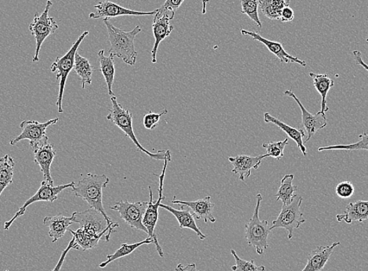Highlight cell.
<instances>
[{
  "instance_id": "obj_1",
  "label": "cell",
  "mask_w": 368,
  "mask_h": 271,
  "mask_svg": "<svg viewBox=\"0 0 368 271\" xmlns=\"http://www.w3.org/2000/svg\"><path fill=\"white\" fill-rule=\"evenodd\" d=\"M72 218L74 224L81 225L76 231H69L82 251L96 248L100 240L109 242L119 226L118 222L109 223L102 213L91 208L84 212H74Z\"/></svg>"
},
{
  "instance_id": "obj_2",
  "label": "cell",
  "mask_w": 368,
  "mask_h": 271,
  "mask_svg": "<svg viewBox=\"0 0 368 271\" xmlns=\"http://www.w3.org/2000/svg\"><path fill=\"white\" fill-rule=\"evenodd\" d=\"M104 23L111 44L109 54L121 59L126 65L135 66L138 54L135 41L136 36L142 31L141 26L137 25L135 29L128 31L116 27L109 19H104Z\"/></svg>"
},
{
  "instance_id": "obj_3",
  "label": "cell",
  "mask_w": 368,
  "mask_h": 271,
  "mask_svg": "<svg viewBox=\"0 0 368 271\" xmlns=\"http://www.w3.org/2000/svg\"><path fill=\"white\" fill-rule=\"evenodd\" d=\"M110 179L105 174L98 175L87 173L82 178L78 184L72 189L76 197L84 200L91 209L102 213L109 223H112L111 218L107 216L103 204V189L109 185Z\"/></svg>"
},
{
  "instance_id": "obj_4",
  "label": "cell",
  "mask_w": 368,
  "mask_h": 271,
  "mask_svg": "<svg viewBox=\"0 0 368 271\" xmlns=\"http://www.w3.org/2000/svg\"><path fill=\"white\" fill-rule=\"evenodd\" d=\"M112 107L109 110V114L107 115V121H111L121 130L125 137H129L133 144L136 145L138 150L142 151L144 154L148 155L151 160L157 161L171 162V153L169 150H160L157 153H151L147 149H145L141 143H139L132 129L133 116L129 109L123 108L122 104L118 102L116 96L111 98Z\"/></svg>"
},
{
  "instance_id": "obj_5",
  "label": "cell",
  "mask_w": 368,
  "mask_h": 271,
  "mask_svg": "<svg viewBox=\"0 0 368 271\" xmlns=\"http://www.w3.org/2000/svg\"><path fill=\"white\" fill-rule=\"evenodd\" d=\"M262 201L263 195L258 193L255 211L245 228L247 243L256 249L258 255H263L264 250L269 248L268 237L271 233L268 220L259 219V208Z\"/></svg>"
},
{
  "instance_id": "obj_6",
  "label": "cell",
  "mask_w": 368,
  "mask_h": 271,
  "mask_svg": "<svg viewBox=\"0 0 368 271\" xmlns=\"http://www.w3.org/2000/svg\"><path fill=\"white\" fill-rule=\"evenodd\" d=\"M89 34H90L89 31H85L84 33L78 38V40L73 43V45L70 48L68 52L61 56V58H56L52 67H50L52 72H58V74L56 75V79H59V93L56 105L58 107L59 113H63V111L62 104L63 93H65L68 75L72 71V69H74L76 53L78 52L80 44L84 40L85 38Z\"/></svg>"
},
{
  "instance_id": "obj_7",
  "label": "cell",
  "mask_w": 368,
  "mask_h": 271,
  "mask_svg": "<svg viewBox=\"0 0 368 271\" xmlns=\"http://www.w3.org/2000/svg\"><path fill=\"white\" fill-rule=\"evenodd\" d=\"M52 1L47 0L45 9H44L42 14L36 12L33 22L29 24V29L36 40V52L33 62L40 61V52L43 43L47 40V37L55 33V31L59 29L55 19L49 15V12L50 8H52Z\"/></svg>"
},
{
  "instance_id": "obj_8",
  "label": "cell",
  "mask_w": 368,
  "mask_h": 271,
  "mask_svg": "<svg viewBox=\"0 0 368 271\" xmlns=\"http://www.w3.org/2000/svg\"><path fill=\"white\" fill-rule=\"evenodd\" d=\"M164 166L161 175H156L160 178V188H158V199L156 201H154L153 194H152L151 187L149 186V194L150 201L147 207V210L144 213L143 219V224L146 229L148 231V237L153 239L154 244L155 245L156 251L158 255L161 257H164V251L162 247L158 242L157 235L155 234V228L158 220V209H160L162 201L164 199L163 195V185L164 175H166L168 163V160L164 161Z\"/></svg>"
},
{
  "instance_id": "obj_9",
  "label": "cell",
  "mask_w": 368,
  "mask_h": 271,
  "mask_svg": "<svg viewBox=\"0 0 368 271\" xmlns=\"http://www.w3.org/2000/svg\"><path fill=\"white\" fill-rule=\"evenodd\" d=\"M303 199L296 194L293 201L289 205L283 206L280 214L277 218L273 222L270 229H282L289 232V239L291 240L293 237L295 230L299 229L300 226L305 224L307 219L301 211V206Z\"/></svg>"
},
{
  "instance_id": "obj_10",
  "label": "cell",
  "mask_w": 368,
  "mask_h": 271,
  "mask_svg": "<svg viewBox=\"0 0 368 271\" xmlns=\"http://www.w3.org/2000/svg\"><path fill=\"white\" fill-rule=\"evenodd\" d=\"M59 122V118L50 119L46 123L23 121L20 124L21 134L13 139L10 141V144L11 146H15V145L23 140H29L30 141V148L33 151L48 143L49 137L46 133L47 129L50 125H55Z\"/></svg>"
},
{
  "instance_id": "obj_11",
  "label": "cell",
  "mask_w": 368,
  "mask_h": 271,
  "mask_svg": "<svg viewBox=\"0 0 368 271\" xmlns=\"http://www.w3.org/2000/svg\"><path fill=\"white\" fill-rule=\"evenodd\" d=\"M75 185V183L74 181L69 183V184L67 185L54 186V185L48 184V183L43 180L39 190H38L33 196L25 201L24 205L16 212L14 217H12L9 222H5L4 230H9L13 223H14L17 218L24 215L29 206L38 203V201H47V203H52L54 201L59 199V194L63 190H66V189L69 187L72 188Z\"/></svg>"
},
{
  "instance_id": "obj_12",
  "label": "cell",
  "mask_w": 368,
  "mask_h": 271,
  "mask_svg": "<svg viewBox=\"0 0 368 271\" xmlns=\"http://www.w3.org/2000/svg\"><path fill=\"white\" fill-rule=\"evenodd\" d=\"M148 201L130 203L128 201H120L110 207V209L119 213L120 217L132 229L142 231L148 234V231L143 224V219Z\"/></svg>"
},
{
  "instance_id": "obj_13",
  "label": "cell",
  "mask_w": 368,
  "mask_h": 271,
  "mask_svg": "<svg viewBox=\"0 0 368 271\" xmlns=\"http://www.w3.org/2000/svg\"><path fill=\"white\" fill-rule=\"evenodd\" d=\"M175 12L169 10L162 6L158 9L155 15L153 23H152V30L155 37V44L151 50V62L155 64L157 62V52L161 42L169 37L174 31V26L170 24V21L173 20Z\"/></svg>"
},
{
  "instance_id": "obj_14",
  "label": "cell",
  "mask_w": 368,
  "mask_h": 271,
  "mask_svg": "<svg viewBox=\"0 0 368 271\" xmlns=\"http://www.w3.org/2000/svg\"><path fill=\"white\" fill-rule=\"evenodd\" d=\"M94 8L96 9V11L91 13L89 17L91 19H109V20L113 17L122 16H151L155 15L158 11V9L149 12L130 10L109 1V0L100 1L94 6Z\"/></svg>"
},
{
  "instance_id": "obj_15",
  "label": "cell",
  "mask_w": 368,
  "mask_h": 271,
  "mask_svg": "<svg viewBox=\"0 0 368 271\" xmlns=\"http://www.w3.org/2000/svg\"><path fill=\"white\" fill-rule=\"evenodd\" d=\"M284 93V95L293 98L300 108L303 127L306 130L307 133V138L305 143L308 142L310 139L317 133V132L327 127L328 123L325 113L320 111L315 115L311 114L305 107L302 105L299 98H297L293 91L289 90L285 91Z\"/></svg>"
},
{
  "instance_id": "obj_16",
  "label": "cell",
  "mask_w": 368,
  "mask_h": 271,
  "mask_svg": "<svg viewBox=\"0 0 368 271\" xmlns=\"http://www.w3.org/2000/svg\"><path fill=\"white\" fill-rule=\"evenodd\" d=\"M240 33L243 36H249L252 38L253 40L263 43V45L269 49V52L275 55L277 59L282 63H286V64H289V63H296V64H299L302 67H307V63L305 61L296 58V56H291L285 52L281 42L266 39V38L260 36L258 33H256V31L240 29Z\"/></svg>"
},
{
  "instance_id": "obj_17",
  "label": "cell",
  "mask_w": 368,
  "mask_h": 271,
  "mask_svg": "<svg viewBox=\"0 0 368 271\" xmlns=\"http://www.w3.org/2000/svg\"><path fill=\"white\" fill-rule=\"evenodd\" d=\"M268 157V154L259 156L239 155L229 157L228 160L232 164V173L238 175L240 180L245 181L246 178H250L252 169H257L265 157Z\"/></svg>"
},
{
  "instance_id": "obj_18",
  "label": "cell",
  "mask_w": 368,
  "mask_h": 271,
  "mask_svg": "<svg viewBox=\"0 0 368 271\" xmlns=\"http://www.w3.org/2000/svg\"><path fill=\"white\" fill-rule=\"evenodd\" d=\"M173 204L186 206L193 211L194 216L198 219H202L206 224L215 223L217 219L213 216L215 204L211 201V196H207L194 201H184L174 199Z\"/></svg>"
},
{
  "instance_id": "obj_19",
  "label": "cell",
  "mask_w": 368,
  "mask_h": 271,
  "mask_svg": "<svg viewBox=\"0 0 368 271\" xmlns=\"http://www.w3.org/2000/svg\"><path fill=\"white\" fill-rule=\"evenodd\" d=\"M178 205V209L161 203L160 207L172 213L177 219L180 225L181 229H189L194 231L201 240H205L207 236L201 231L198 226H197L194 216L193 213H190L189 208L186 206Z\"/></svg>"
},
{
  "instance_id": "obj_20",
  "label": "cell",
  "mask_w": 368,
  "mask_h": 271,
  "mask_svg": "<svg viewBox=\"0 0 368 271\" xmlns=\"http://www.w3.org/2000/svg\"><path fill=\"white\" fill-rule=\"evenodd\" d=\"M34 162L39 165L43 175V180L54 185V180L50 173V168L56 156V150L52 144L47 143L43 146L33 150Z\"/></svg>"
},
{
  "instance_id": "obj_21",
  "label": "cell",
  "mask_w": 368,
  "mask_h": 271,
  "mask_svg": "<svg viewBox=\"0 0 368 271\" xmlns=\"http://www.w3.org/2000/svg\"><path fill=\"white\" fill-rule=\"evenodd\" d=\"M341 242H334L326 247H319L309 255L307 263L301 271H321L325 268L330 257L336 248L339 247Z\"/></svg>"
},
{
  "instance_id": "obj_22",
  "label": "cell",
  "mask_w": 368,
  "mask_h": 271,
  "mask_svg": "<svg viewBox=\"0 0 368 271\" xmlns=\"http://www.w3.org/2000/svg\"><path fill=\"white\" fill-rule=\"evenodd\" d=\"M336 219L338 222H344L348 224L353 222L363 224L368 219V201L358 200L351 203L346 206L344 214L336 216Z\"/></svg>"
},
{
  "instance_id": "obj_23",
  "label": "cell",
  "mask_w": 368,
  "mask_h": 271,
  "mask_svg": "<svg viewBox=\"0 0 368 271\" xmlns=\"http://www.w3.org/2000/svg\"><path fill=\"white\" fill-rule=\"evenodd\" d=\"M74 224L73 219L71 217L59 215L54 217H46L43 219V224L48 226V235L52 238V242L55 243L61 238L65 236L66 233L69 230L70 226Z\"/></svg>"
},
{
  "instance_id": "obj_24",
  "label": "cell",
  "mask_w": 368,
  "mask_h": 271,
  "mask_svg": "<svg viewBox=\"0 0 368 271\" xmlns=\"http://www.w3.org/2000/svg\"><path fill=\"white\" fill-rule=\"evenodd\" d=\"M264 122L266 123H273L277 125V127L280 128L282 131L286 134L291 140H293L297 147L300 148L303 156L307 155V150L305 145H304L303 138L305 137V132L302 129H298L291 127L286 123L279 121L278 118L274 117L270 114L269 112L264 113Z\"/></svg>"
},
{
  "instance_id": "obj_25",
  "label": "cell",
  "mask_w": 368,
  "mask_h": 271,
  "mask_svg": "<svg viewBox=\"0 0 368 271\" xmlns=\"http://www.w3.org/2000/svg\"><path fill=\"white\" fill-rule=\"evenodd\" d=\"M114 58H115V56H113L110 54L109 56H106L105 55L104 49H101L98 52L100 71L104 75L107 86V91H109V94L111 97L115 96L114 95L112 91V86L114 84V81H115L116 75V66Z\"/></svg>"
},
{
  "instance_id": "obj_26",
  "label": "cell",
  "mask_w": 368,
  "mask_h": 271,
  "mask_svg": "<svg viewBox=\"0 0 368 271\" xmlns=\"http://www.w3.org/2000/svg\"><path fill=\"white\" fill-rule=\"evenodd\" d=\"M309 77L313 79L314 86L317 92L321 96V111L326 113L329 108L327 106V96L328 93L334 86L335 82L330 78L327 74H316L310 72Z\"/></svg>"
},
{
  "instance_id": "obj_27",
  "label": "cell",
  "mask_w": 368,
  "mask_h": 271,
  "mask_svg": "<svg viewBox=\"0 0 368 271\" xmlns=\"http://www.w3.org/2000/svg\"><path fill=\"white\" fill-rule=\"evenodd\" d=\"M74 71L78 75L82 83V89H85L86 86L92 84V75L94 72L90 61L81 56L78 52L76 53Z\"/></svg>"
},
{
  "instance_id": "obj_28",
  "label": "cell",
  "mask_w": 368,
  "mask_h": 271,
  "mask_svg": "<svg viewBox=\"0 0 368 271\" xmlns=\"http://www.w3.org/2000/svg\"><path fill=\"white\" fill-rule=\"evenodd\" d=\"M293 174H287L281 180V185L275 195L277 201H282L283 206L289 205L296 196L298 187L293 185Z\"/></svg>"
},
{
  "instance_id": "obj_29",
  "label": "cell",
  "mask_w": 368,
  "mask_h": 271,
  "mask_svg": "<svg viewBox=\"0 0 368 271\" xmlns=\"http://www.w3.org/2000/svg\"><path fill=\"white\" fill-rule=\"evenodd\" d=\"M15 163L9 155L0 157V196L14 178Z\"/></svg>"
},
{
  "instance_id": "obj_30",
  "label": "cell",
  "mask_w": 368,
  "mask_h": 271,
  "mask_svg": "<svg viewBox=\"0 0 368 271\" xmlns=\"http://www.w3.org/2000/svg\"><path fill=\"white\" fill-rule=\"evenodd\" d=\"M152 243L154 244L153 239L149 237L148 238H146L145 240L141 242H136L133 244L123 243L121 245V247H120L116 251L115 254L107 255V261L103 263H101L99 267L100 268H105L107 265H109V263L120 259V258H123V257L130 255L131 254L133 253V251H135L139 247H142V245H149Z\"/></svg>"
},
{
  "instance_id": "obj_31",
  "label": "cell",
  "mask_w": 368,
  "mask_h": 271,
  "mask_svg": "<svg viewBox=\"0 0 368 271\" xmlns=\"http://www.w3.org/2000/svg\"><path fill=\"white\" fill-rule=\"evenodd\" d=\"M360 141L351 144H338L332 146L320 147L317 150H365L368 151V133H363L359 135Z\"/></svg>"
},
{
  "instance_id": "obj_32",
  "label": "cell",
  "mask_w": 368,
  "mask_h": 271,
  "mask_svg": "<svg viewBox=\"0 0 368 271\" xmlns=\"http://www.w3.org/2000/svg\"><path fill=\"white\" fill-rule=\"evenodd\" d=\"M243 14L249 16L252 21L255 22L260 29L263 27L261 21L259 17V0H240Z\"/></svg>"
},
{
  "instance_id": "obj_33",
  "label": "cell",
  "mask_w": 368,
  "mask_h": 271,
  "mask_svg": "<svg viewBox=\"0 0 368 271\" xmlns=\"http://www.w3.org/2000/svg\"><path fill=\"white\" fill-rule=\"evenodd\" d=\"M289 144V139H284L282 141L264 143L263 148L266 150V154L269 157H274L277 161H280L284 155V148Z\"/></svg>"
},
{
  "instance_id": "obj_34",
  "label": "cell",
  "mask_w": 368,
  "mask_h": 271,
  "mask_svg": "<svg viewBox=\"0 0 368 271\" xmlns=\"http://www.w3.org/2000/svg\"><path fill=\"white\" fill-rule=\"evenodd\" d=\"M231 253L236 260V265L231 267L232 271H265L264 266H257L253 260L247 261L240 259L236 250L231 249Z\"/></svg>"
},
{
  "instance_id": "obj_35",
  "label": "cell",
  "mask_w": 368,
  "mask_h": 271,
  "mask_svg": "<svg viewBox=\"0 0 368 271\" xmlns=\"http://www.w3.org/2000/svg\"><path fill=\"white\" fill-rule=\"evenodd\" d=\"M168 113L167 109H164L160 113H154L149 111L147 114H145L143 118V124L144 127L147 130H155L160 123L161 117L164 115H167Z\"/></svg>"
},
{
  "instance_id": "obj_36",
  "label": "cell",
  "mask_w": 368,
  "mask_h": 271,
  "mask_svg": "<svg viewBox=\"0 0 368 271\" xmlns=\"http://www.w3.org/2000/svg\"><path fill=\"white\" fill-rule=\"evenodd\" d=\"M335 193L340 199H348L353 197L355 193V187L350 180L339 183L335 187Z\"/></svg>"
},
{
  "instance_id": "obj_37",
  "label": "cell",
  "mask_w": 368,
  "mask_h": 271,
  "mask_svg": "<svg viewBox=\"0 0 368 271\" xmlns=\"http://www.w3.org/2000/svg\"><path fill=\"white\" fill-rule=\"evenodd\" d=\"M259 8L266 17L270 20H280L281 14L273 8L270 0H259Z\"/></svg>"
},
{
  "instance_id": "obj_38",
  "label": "cell",
  "mask_w": 368,
  "mask_h": 271,
  "mask_svg": "<svg viewBox=\"0 0 368 271\" xmlns=\"http://www.w3.org/2000/svg\"><path fill=\"white\" fill-rule=\"evenodd\" d=\"M72 249L79 250L78 245L77 243H76L74 237L72 238L71 242L68 243L67 248L62 251L60 259L52 271H61V269L63 267V262H65L66 258L68 254L69 253V251Z\"/></svg>"
},
{
  "instance_id": "obj_39",
  "label": "cell",
  "mask_w": 368,
  "mask_h": 271,
  "mask_svg": "<svg viewBox=\"0 0 368 271\" xmlns=\"http://www.w3.org/2000/svg\"><path fill=\"white\" fill-rule=\"evenodd\" d=\"M295 18V13L290 6H286L281 13L280 20L283 23H289L293 22Z\"/></svg>"
},
{
  "instance_id": "obj_40",
  "label": "cell",
  "mask_w": 368,
  "mask_h": 271,
  "mask_svg": "<svg viewBox=\"0 0 368 271\" xmlns=\"http://www.w3.org/2000/svg\"><path fill=\"white\" fill-rule=\"evenodd\" d=\"M291 1V0H270L273 8L280 14L284 8L289 6Z\"/></svg>"
},
{
  "instance_id": "obj_41",
  "label": "cell",
  "mask_w": 368,
  "mask_h": 271,
  "mask_svg": "<svg viewBox=\"0 0 368 271\" xmlns=\"http://www.w3.org/2000/svg\"><path fill=\"white\" fill-rule=\"evenodd\" d=\"M184 1L185 0H167L162 6L166 9L176 12V10L180 8V6Z\"/></svg>"
},
{
  "instance_id": "obj_42",
  "label": "cell",
  "mask_w": 368,
  "mask_h": 271,
  "mask_svg": "<svg viewBox=\"0 0 368 271\" xmlns=\"http://www.w3.org/2000/svg\"><path fill=\"white\" fill-rule=\"evenodd\" d=\"M353 59H354L355 63H356V65L364 68L365 70L368 72V65L362 59V56H361V53L359 52V50H353Z\"/></svg>"
},
{
  "instance_id": "obj_43",
  "label": "cell",
  "mask_w": 368,
  "mask_h": 271,
  "mask_svg": "<svg viewBox=\"0 0 368 271\" xmlns=\"http://www.w3.org/2000/svg\"><path fill=\"white\" fill-rule=\"evenodd\" d=\"M175 271H201L197 268L195 263L183 264L179 263L175 268Z\"/></svg>"
},
{
  "instance_id": "obj_44",
  "label": "cell",
  "mask_w": 368,
  "mask_h": 271,
  "mask_svg": "<svg viewBox=\"0 0 368 271\" xmlns=\"http://www.w3.org/2000/svg\"><path fill=\"white\" fill-rule=\"evenodd\" d=\"M201 3H202V10H201L202 15H206V10H207V4L209 3V0H202Z\"/></svg>"
},
{
  "instance_id": "obj_45",
  "label": "cell",
  "mask_w": 368,
  "mask_h": 271,
  "mask_svg": "<svg viewBox=\"0 0 368 271\" xmlns=\"http://www.w3.org/2000/svg\"><path fill=\"white\" fill-rule=\"evenodd\" d=\"M366 42H368V39L366 40Z\"/></svg>"
},
{
  "instance_id": "obj_46",
  "label": "cell",
  "mask_w": 368,
  "mask_h": 271,
  "mask_svg": "<svg viewBox=\"0 0 368 271\" xmlns=\"http://www.w3.org/2000/svg\"><path fill=\"white\" fill-rule=\"evenodd\" d=\"M5 271H9V270H5Z\"/></svg>"
}]
</instances>
